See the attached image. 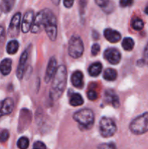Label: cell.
<instances>
[{
  "label": "cell",
  "mask_w": 148,
  "mask_h": 149,
  "mask_svg": "<svg viewBox=\"0 0 148 149\" xmlns=\"http://www.w3.org/2000/svg\"><path fill=\"white\" fill-rule=\"evenodd\" d=\"M67 84V69L64 65H60L52 79L49 96L52 100H57L62 96Z\"/></svg>",
  "instance_id": "1"
},
{
  "label": "cell",
  "mask_w": 148,
  "mask_h": 149,
  "mask_svg": "<svg viewBox=\"0 0 148 149\" xmlns=\"http://www.w3.org/2000/svg\"><path fill=\"white\" fill-rule=\"evenodd\" d=\"M54 13L49 9H44L39 12L34 17L33 26L31 27L32 33H39L45 29L47 23L55 17Z\"/></svg>",
  "instance_id": "2"
},
{
  "label": "cell",
  "mask_w": 148,
  "mask_h": 149,
  "mask_svg": "<svg viewBox=\"0 0 148 149\" xmlns=\"http://www.w3.org/2000/svg\"><path fill=\"white\" fill-rule=\"evenodd\" d=\"M73 119L76 121L82 128L89 129L94 122V114L92 110L89 109H81L73 114Z\"/></svg>",
  "instance_id": "3"
},
{
  "label": "cell",
  "mask_w": 148,
  "mask_h": 149,
  "mask_svg": "<svg viewBox=\"0 0 148 149\" xmlns=\"http://www.w3.org/2000/svg\"><path fill=\"white\" fill-rule=\"evenodd\" d=\"M129 128L131 132L135 135H142L148 132V112L135 118L131 122Z\"/></svg>",
  "instance_id": "4"
},
{
  "label": "cell",
  "mask_w": 148,
  "mask_h": 149,
  "mask_svg": "<svg viewBox=\"0 0 148 149\" xmlns=\"http://www.w3.org/2000/svg\"><path fill=\"white\" fill-rule=\"evenodd\" d=\"M84 47L81 37L74 35L71 38L68 43V54L73 58H78L84 53Z\"/></svg>",
  "instance_id": "5"
},
{
  "label": "cell",
  "mask_w": 148,
  "mask_h": 149,
  "mask_svg": "<svg viewBox=\"0 0 148 149\" xmlns=\"http://www.w3.org/2000/svg\"><path fill=\"white\" fill-rule=\"evenodd\" d=\"M117 130L115 123L112 119L108 117H102L100 122V132L104 138L112 137Z\"/></svg>",
  "instance_id": "6"
},
{
  "label": "cell",
  "mask_w": 148,
  "mask_h": 149,
  "mask_svg": "<svg viewBox=\"0 0 148 149\" xmlns=\"http://www.w3.org/2000/svg\"><path fill=\"white\" fill-rule=\"evenodd\" d=\"M20 20H21L20 13H16L12 18L8 29V33L10 37H16L18 35L19 30H20Z\"/></svg>",
  "instance_id": "7"
},
{
  "label": "cell",
  "mask_w": 148,
  "mask_h": 149,
  "mask_svg": "<svg viewBox=\"0 0 148 149\" xmlns=\"http://www.w3.org/2000/svg\"><path fill=\"white\" fill-rule=\"evenodd\" d=\"M104 57L109 63L115 65L120 61L121 55L115 48H108L104 52Z\"/></svg>",
  "instance_id": "8"
},
{
  "label": "cell",
  "mask_w": 148,
  "mask_h": 149,
  "mask_svg": "<svg viewBox=\"0 0 148 149\" xmlns=\"http://www.w3.org/2000/svg\"><path fill=\"white\" fill-rule=\"evenodd\" d=\"M33 20H34L33 12L31 11V10L26 12L23 18L21 25V30L23 33H28L31 29V27L33 23Z\"/></svg>",
  "instance_id": "9"
},
{
  "label": "cell",
  "mask_w": 148,
  "mask_h": 149,
  "mask_svg": "<svg viewBox=\"0 0 148 149\" xmlns=\"http://www.w3.org/2000/svg\"><path fill=\"white\" fill-rule=\"evenodd\" d=\"M44 29L49 39L51 41H55L57 34V20L55 16L52 17V20L47 23Z\"/></svg>",
  "instance_id": "10"
},
{
  "label": "cell",
  "mask_w": 148,
  "mask_h": 149,
  "mask_svg": "<svg viewBox=\"0 0 148 149\" xmlns=\"http://www.w3.org/2000/svg\"><path fill=\"white\" fill-rule=\"evenodd\" d=\"M57 61L55 57H52L49 59L46 68V74L44 77V81L46 83H49L51 79H52L57 71Z\"/></svg>",
  "instance_id": "11"
},
{
  "label": "cell",
  "mask_w": 148,
  "mask_h": 149,
  "mask_svg": "<svg viewBox=\"0 0 148 149\" xmlns=\"http://www.w3.org/2000/svg\"><path fill=\"white\" fill-rule=\"evenodd\" d=\"M28 54H29V50L28 49H26V50L23 52V53L22 54L21 56H20V61H19L18 66H17V77L19 79H21L23 77V74H24L25 69H26V63H27L28 58Z\"/></svg>",
  "instance_id": "12"
},
{
  "label": "cell",
  "mask_w": 148,
  "mask_h": 149,
  "mask_svg": "<svg viewBox=\"0 0 148 149\" xmlns=\"http://www.w3.org/2000/svg\"><path fill=\"white\" fill-rule=\"evenodd\" d=\"M14 109V101L10 97L4 99L0 106V117L3 115H8L12 112Z\"/></svg>",
  "instance_id": "13"
},
{
  "label": "cell",
  "mask_w": 148,
  "mask_h": 149,
  "mask_svg": "<svg viewBox=\"0 0 148 149\" xmlns=\"http://www.w3.org/2000/svg\"><path fill=\"white\" fill-rule=\"evenodd\" d=\"M104 36L107 41L111 43H116L119 42L121 35L118 31L111 29H107L104 31Z\"/></svg>",
  "instance_id": "14"
},
{
  "label": "cell",
  "mask_w": 148,
  "mask_h": 149,
  "mask_svg": "<svg viewBox=\"0 0 148 149\" xmlns=\"http://www.w3.org/2000/svg\"><path fill=\"white\" fill-rule=\"evenodd\" d=\"M71 79L74 87L77 88H82L84 87V74L81 71H76L73 73Z\"/></svg>",
  "instance_id": "15"
},
{
  "label": "cell",
  "mask_w": 148,
  "mask_h": 149,
  "mask_svg": "<svg viewBox=\"0 0 148 149\" xmlns=\"http://www.w3.org/2000/svg\"><path fill=\"white\" fill-rule=\"evenodd\" d=\"M105 100L107 103H111L112 106L115 109L119 107L120 100H119L118 96L113 90H109L105 92Z\"/></svg>",
  "instance_id": "16"
},
{
  "label": "cell",
  "mask_w": 148,
  "mask_h": 149,
  "mask_svg": "<svg viewBox=\"0 0 148 149\" xmlns=\"http://www.w3.org/2000/svg\"><path fill=\"white\" fill-rule=\"evenodd\" d=\"M12 61L9 58H5L0 63V71L4 76H7L11 72Z\"/></svg>",
  "instance_id": "17"
},
{
  "label": "cell",
  "mask_w": 148,
  "mask_h": 149,
  "mask_svg": "<svg viewBox=\"0 0 148 149\" xmlns=\"http://www.w3.org/2000/svg\"><path fill=\"white\" fill-rule=\"evenodd\" d=\"M102 65L101 63L97 62L94 63L90 65L88 71L89 75L91 77H97L102 72Z\"/></svg>",
  "instance_id": "18"
},
{
  "label": "cell",
  "mask_w": 148,
  "mask_h": 149,
  "mask_svg": "<svg viewBox=\"0 0 148 149\" xmlns=\"http://www.w3.org/2000/svg\"><path fill=\"white\" fill-rule=\"evenodd\" d=\"M84 103L82 96L78 93H73L70 97V104L72 106H79Z\"/></svg>",
  "instance_id": "19"
},
{
  "label": "cell",
  "mask_w": 148,
  "mask_h": 149,
  "mask_svg": "<svg viewBox=\"0 0 148 149\" xmlns=\"http://www.w3.org/2000/svg\"><path fill=\"white\" fill-rule=\"evenodd\" d=\"M117 71L113 68H107L104 71L103 77L107 81H114L117 78Z\"/></svg>",
  "instance_id": "20"
},
{
  "label": "cell",
  "mask_w": 148,
  "mask_h": 149,
  "mask_svg": "<svg viewBox=\"0 0 148 149\" xmlns=\"http://www.w3.org/2000/svg\"><path fill=\"white\" fill-rule=\"evenodd\" d=\"M122 47L126 51L132 50L134 47V42H133V39L130 37L124 38L122 42Z\"/></svg>",
  "instance_id": "21"
},
{
  "label": "cell",
  "mask_w": 148,
  "mask_h": 149,
  "mask_svg": "<svg viewBox=\"0 0 148 149\" xmlns=\"http://www.w3.org/2000/svg\"><path fill=\"white\" fill-rule=\"evenodd\" d=\"M19 48V43L16 40L10 41L7 45V52L9 54H15Z\"/></svg>",
  "instance_id": "22"
},
{
  "label": "cell",
  "mask_w": 148,
  "mask_h": 149,
  "mask_svg": "<svg viewBox=\"0 0 148 149\" xmlns=\"http://www.w3.org/2000/svg\"><path fill=\"white\" fill-rule=\"evenodd\" d=\"M132 28H133L134 30L136 31H140L142 30V29L144 28V22L142 19L139 18V17H136V18L133 19V21H132L131 23Z\"/></svg>",
  "instance_id": "23"
},
{
  "label": "cell",
  "mask_w": 148,
  "mask_h": 149,
  "mask_svg": "<svg viewBox=\"0 0 148 149\" xmlns=\"http://www.w3.org/2000/svg\"><path fill=\"white\" fill-rule=\"evenodd\" d=\"M17 145L20 149H27L29 146V140L26 137H21L17 141Z\"/></svg>",
  "instance_id": "24"
},
{
  "label": "cell",
  "mask_w": 148,
  "mask_h": 149,
  "mask_svg": "<svg viewBox=\"0 0 148 149\" xmlns=\"http://www.w3.org/2000/svg\"><path fill=\"white\" fill-rule=\"evenodd\" d=\"M14 1H3V5H2V10L4 13H8L11 9L12 8V6L14 4Z\"/></svg>",
  "instance_id": "25"
},
{
  "label": "cell",
  "mask_w": 148,
  "mask_h": 149,
  "mask_svg": "<svg viewBox=\"0 0 148 149\" xmlns=\"http://www.w3.org/2000/svg\"><path fill=\"white\" fill-rule=\"evenodd\" d=\"M97 149H117L115 145L113 143H105L100 144Z\"/></svg>",
  "instance_id": "26"
},
{
  "label": "cell",
  "mask_w": 148,
  "mask_h": 149,
  "mask_svg": "<svg viewBox=\"0 0 148 149\" xmlns=\"http://www.w3.org/2000/svg\"><path fill=\"white\" fill-rule=\"evenodd\" d=\"M9 136H10V134L9 132L7 130H4L1 131L0 132V142L1 143H4L8 140Z\"/></svg>",
  "instance_id": "27"
},
{
  "label": "cell",
  "mask_w": 148,
  "mask_h": 149,
  "mask_svg": "<svg viewBox=\"0 0 148 149\" xmlns=\"http://www.w3.org/2000/svg\"><path fill=\"white\" fill-rule=\"evenodd\" d=\"M87 97L90 100H95L97 98V93L95 90H90L87 93Z\"/></svg>",
  "instance_id": "28"
},
{
  "label": "cell",
  "mask_w": 148,
  "mask_h": 149,
  "mask_svg": "<svg viewBox=\"0 0 148 149\" xmlns=\"http://www.w3.org/2000/svg\"><path fill=\"white\" fill-rule=\"evenodd\" d=\"M95 2L99 7H102V9H105L106 7H108V4L110 3L107 0H97V1H95Z\"/></svg>",
  "instance_id": "29"
},
{
  "label": "cell",
  "mask_w": 148,
  "mask_h": 149,
  "mask_svg": "<svg viewBox=\"0 0 148 149\" xmlns=\"http://www.w3.org/2000/svg\"><path fill=\"white\" fill-rule=\"evenodd\" d=\"M100 47L98 44H94L91 47V55L95 56L97 55V54L100 52Z\"/></svg>",
  "instance_id": "30"
},
{
  "label": "cell",
  "mask_w": 148,
  "mask_h": 149,
  "mask_svg": "<svg viewBox=\"0 0 148 149\" xmlns=\"http://www.w3.org/2000/svg\"><path fill=\"white\" fill-rule=\"evenodd\" d=\"M33 149H46V146L41 141H36L33 146Z\"/></svg>",
  "instance_id": "31"
},
{
  "label": "cell",
  "mask_w": 148,
  "mask_h": 149,
  "mask_svg": "<svg viewBox=\"0 0 148 149\" xmlns=\"http://www.w3.org/2000/svg\"><path fill=\"white\" fill-rule=\"evenodd\" d=\"M143 62L144 63L148 64V42L147 44L146 47L145 48V50H144V55H143Z\"/></svg>",
  "instance_id": "32"
},
{
  "label": "cell",
  "mask_w": 148,
  "mask_h": 149,
  "mask_svg": "<svg viewBox=\"0 0 148 149\" xmlns=\"http://www.w3.org/2000/svg\"><path fill=\"white\" fill-rule=\"evenodd\" d=\"M132 4H133V1H129V0H122L120 1V5L123 7H128Z\"/></svg>",
  "instance_id": "33"
},
{
  "label": "cell",
  "mask_w": 148,
  "mask_h": 149,
  "mask_svg": "<svg viewBox=\"0 0 148 149\" xmlns=\"http://www.w3.org/2000/svg\"><path fill=\"white\" fill-rule=\"evenodd\" d=\"M64 6L67 8H70L73 6V0H65V1H63Z\"/></svg>",
  "instance_id": "34"
},
{
  "label": "cell",
  "mask_w": 148,
  "mask_h": 149,
  "mask_svg": "<svg viewBox=\"0 0 148 149\" xmlns=\"http://www.w3.org/2000/svg\"><path fill=\"white\" fill-rule=\"evenodd\" d=\"M4 35V29L2 26H0V36H3Z\"/></svg>",
  "instance_id": "35"
},
{
  "label": "cell",
  "mask_w": 148,
  "mask_h": 149,
  "mask_svg": "<svg viewBox=\"0 0 148 149\" xmlns=\"http://www.w3.org/2000/svg\"><path fill=\"white\" fill-rule=\"evenodd\" d=\"M145 13H146L147 15H148V6H147V7H146V8H145Z\"/></svg>",
  "instance_id": "36"
},
{
  "label": "cell",
  "mask_w": 148,
  "mask_h": 149,
  "mask_svg": "<svg viewBox=\"0 0 148 149\" xmlns=\"http://www.w3.org/2000/svg\"><path fill=\"white\" fill-rule=\"evenodd\" d=\"M1 12H2V8L0 7V15H1Z\"/></svg>",
  "instance_id": "37"
}]
</instances>
